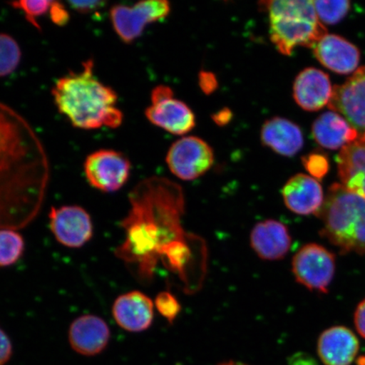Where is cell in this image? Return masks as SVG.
Returning <instances> with one entry per match:
<instances>
[{
  "instance_id": "obj_34",
  "label": "cell",
  "mask_w": 365,
  "mask_h": 365,
  "mask_svg": "<svg viewBox=\"0 0 365 365\" xmlns=\"http://www.w3.org/2000/svg\"><path fill=\"white\" fill-rule=\"evenodd\" d=\"M173 98V91L167 86H158L155 88L150 94L152 103L163 101L168 98Z\"/></svg>"
},
{
  "instance_id": "obj_25",
  "label": "cell",
  "mask_w": 365,
  "mask_h": 365,
  "mask_svg": "<svg viewBox=\"0 0 365 365\" xmlns=\"http://www.w3.org/2000/svg\"><path fill=\"white\" fill-rule=\"evenodd\" d=\"M314 9L319 21L327 24L335 23L344 19L350 9V2L342 1H313Z\"/></svg>"
},
{
  "instance_id": "obj_20",
  "label": "cell",
  "mask_w": 365,
  "mask_h": 365,
  "mask_svg": "<svg viewBox=\"0 0 365 365\" xmlns=\"http://www.w3.org/2000/svg\"><path fill=\"white\" fill-rule=\"evenodd\" d=\"M336 161L341 185L365 199V134L342 148Z\"/></svg>"
},
{
  "instance_id": "obj_9",
  "label": "cell",
  "mask_w": 365,
  "mask_h": 365,
  "mask_svg": "<svg viewBox=\"0 0 365 365\" xmlns=\"http://www.w3.org/2000/svg\"><path fill=\"white\" fill-rule=\"evenodd\" d=\"M166 162L173 175L182 180H194L212 168L214 153L203 140L187 136L172 145Z\"/></svg>"
},
{
  "instance_id": "obj_3",
  "label": "cell",
  "mask_w": 365,
  "mask_h": 365,
  "mask_svg": "<svg viewBox=\"0 0 365 365\" xmlns=\"http://www.w3.org/2000/svg\"><path fill=\"white\" fill-rule=\"evenodd\" d=\"M52 96L59 113L77 129H116L124 121L116 91L95 75L93 59L82 63V70L59 78Z\"/></svg>"
},
{
  "instance_id": "obj_11",
  "label": "cell",
  "mask_w": 365,
  "mask_h": 365,
  "mask_svg": "<svg viewBox=\"0 0 365 365\" xmlns=\"http://www.w3.org/2000/svg\"><path fill=\"white\" fill-rule=\"evenodd\" d=\"M328 106L344 115L355 130L365 132V67L358 68L344 84L333 88Z\"/></svg>"
},
{
  "instance_id": "obj_4",
  "label": "cell",
  "mask_w": 365,
  "mask_h": 365,
  "mask_svg": "<svg viewBox=\"0 0 365 365\" xmlns=\"http://www.w3.org/2000/svg\"><path fill=\"white\" fill-rule=\"evenodd\" d=\"M321 235L342 254H365V199L341 184L332 185L321 210Z\"/></svg>"
},
{
  "instance_id": "obj_1",
  "label": "cell",
  "mask_w": 365,
  "mask_h": 365,
  "mask_svg": "<svg viewBox=\"0 0 365 365\" xmlns=\"http://www.w3.org/2000/svg\"><path fill=\"white\" fill-rule=\"evenodd\" d=\"M130 200V212L121 222L125 239L115 250L117 257L143 281L153 279L159 259L171 271L185 273L193 255L180 223L185 205L181 187L150 178L135 186Z\"/></svg>"
},
{
  "instance_id": "obj_10",
  "label": "cell",
  "mask_w": 365,
  "mask_h": 365,
  "mask_svg": "<svg viewBox=\"0 0 365 365\" xmlns=\"http://www.w3.org/2000/svg\"><path fill=\"white\" fill-rule=\"evenodd\" d=\"M48 217L54 238L66 247L81 248L93 238V220L90 214L79 205L52 207Z\"/></svg>"
},
{
  "instance_id": "obj_17",
  "label": "cell",
  "mask_w": 365,
  "mask_h": 365,
  "mask_svg": "<svg viewBox=\"0 0 365 365\" xmlns=\"http://www.w3.org/2000/svg\"><path fill=\"white\" fill-rule=\"evenodd\" d=\"M332 90L329 77L325 73L308 68L295 79L294 98L304 110L317 111L329 103Z\"/></svg>"
},
{
  "instance_id": "obj_16",
  "label": "cell",
  "mask_w": 365,
  "mask_h": 365,
  "mask_svg": "<svg viewBox=\"0 0 365 365\" xmlns=\"http://www.w3.org/2000/svg\"><path fill=\"white\" fill-rule=\"evenodd\" d=\"M317 350L324 364L350 365L357 357L359 342L349 328L333 327L319 336Z\"/></svg>"
},
{
  "instance_id": "obj_18",
  "label": "cell",
  "mask_w": 365,
  "mask_h": 365,
  "mask_svg": "<svg viewBox=\"0 0 365 365\" xmlns=\"http://www.w3.org/2000/svg\"><path fill=\"white\" fill-rule=\"evenodd\" d=\"M145 114L152 124L173 135H185L195 126L192 110L185 103L173 98L152 103Z\"/></svg>"
},
{
  "instance_id": "obj_24",
  "label": "cell",
  "mask_w": 365,
  "mask_h": 365,
  "mask_svg": "<svg viewBox=\"0 0 365 365\" xmlns=\"http://www.w3.org/2000/svg\"><path fill=\"white\" fill-rule=\"evenodd\" d=\"M21 49L11 35L0 34V77L12 74L20 66Z\"/></svg>"
},
{
  "instance_id": "obj_33",
  "label": "cell",
  "mask_w": 365,
  "mask_h": 365,
  "mask_svg": "<svg viewBox=\"0 0 365 365\" xmlns=\"http://www.w3.org/2000/svg\"><path fill=\"white\" fill-rule=\"evenodd\" d=\"M354 323L356 329H357L360 336L365 339V299L359 303L355 310Z\"/></svg>"
},
{
  "instance_id": "obj_31",
  "label": "cell",
  "mask_w": 365,
  "mask_h": 365,
  "mask_svg": "<svg viewBox=\"0 0 365 365\" xmlns=\"http://www.w3.org/2000/svg\"><path fill=\"white\" fill-rule=\"evenodd\" d=\"M12 354L13 346L10 337L0 327V365H4L10 361Z\"/></svg>"
},
{
  "instance_id": "obj_13",
  "label": "cell",
  "mask_w": 365,
  "mask_h": 365,
  "mask_svg": "<svg viewBox=\"0 0 365 365\" xmlns=\"http://www.w3.org/2000/svg\"><path fill=\"white\" fill-rule=\"evenodd\" d=\"M153 300L139 291L118 296L114 301L112 314L114 321L122 329L130 332L148 330L154 317Z\"/></svg>"
},
{
  "instance_id": "obj_36",
  "label": "cell",
  "mask_w": 365,
  "mask_h": 365,
  "mask_svg": "<svg viewBox=\"0 0 365 365\" xmlns=\"http://www.w3.org/2000/svg\"><path fill=\"white\" fill-rule=\"evenodd\" d=\"M232 117L230 109L223 108L222 110L218 111L217 113L212 115V120L216 123L217 125L223 126L226 125L231 121Z\"/></svg>"
},
{
  "instance_id": "obj_8",
  "label": "cell",
  "mask_w": 365,
  "mask_h": 365,
  "mask_svg": "<svg viewBox=\"0 0 365 365\" xmlns=\"http://www.w3.org/2000/svg\"><path fill=\"white\" fill-rule=\"evenodd\" d=\"M130 160L120 152L101 149L88 155L84 163L86 180L96 190L113 193L124 187L130 175Z\"/></svg>"
},
{
  "instance_id": "obj_12",
  "label": "cell",
  "mask_w": 365,
  "mask_h": 365,
  "mask_svg": "<svg viewBox=\"0 0 365 365\" xmlns=\"http://www.w3.org/2000/svg\"><path fill=\"white\" fill-rule=\"evenodd\" d=\"M68 339L75 352L91 357L106 349L111 339V331L103 318L95 314H84L72 322Z\"/></svg>"
},
{
  "instance_id": "obj_38",
  "label": "cell",
  "mask_w": 365,
  "mask_h": 365,
  "mask_svg": "<svg viewBox=\"0 0 365 365\" xmlns=\"http://www.w3.org/2000/svg\"><path fill=\"white\" fill-rule=\"evenodd\" d=\"M358 364L359 365H365V355L362 356V357H360L359 359Z\"/></svg>"
},
{
  "instance_id": "obj_5",
  "label": "cell",
  "mask_w": 365,
  "mask_h": 365,
  "mask_svg": "<svg viewBox=\"0 0 365 365\" xmlns=\"http://www.w3.org/2000/svg\"><path fill=\"white\" fill-rule=\"evenodd\" d=\"M259 4L268 13L272 42L284 56H291L298 46L314 47L327 35L313 1L277 0Z\"/></svg>"
},
{
  "instance_id": "obj_23",
  "label": "cell",
  "mask_w": 365,
  "mask_h": 365,
  "mask_svg": "<svg viewBox=\"0 0 365 365\" xmlns=\"http://www.w3.org/2000/svg\"><path fill=\"white\" fill-rule=\"evenodd\" d=\"M24 251L25 241L19 232L12 230H0V267L16 264Z\"/></svg>"
},
{
  "instance_id": "obj_21",
  "label": "cell",
  "mask_w": 365,
  "mask_h": 365,
  "mask_svg": "<svg viewBox=\"0 0 365 365\" xmlns=\"http://www.w3.org/2000/svg\"><path fill=\"white\" fill-rule=\"evenodd\" d=\"M262 143L277 154L293 157L303 148L300 128L284 118L275 117L264 123L261 131Z\"/></svg>"
},
{
  "instance_id": "obj_35",
  "label": "cell",
  "mask_w": 365,
  "mask_h": 365,
  "mask_svg": "<svg viewBox=\"0 0 365 365\" xmlns=\"http://www.w3.org/2000/svg\"><path fill=\"white\" fill-rule=\"evenodd\" d=\"M289 365H319L317 360L307 354H296L289 360Z\"/></svg>"
},
{
  "instance_id": "obj_30",
  "label": "cell",
  "mask_w": 365,
  "mask_h": 365,
  "mask_svg": "<svg viewBox=\"0 0 365 365\" xmlns=\"http://www.w3.org/2000/svg\"><path fill=\"white\" fill-rule=\"evenodd\" d=\"M49 16L54 24L59 26H66L70 21V14H68L67 7L58 1H53Z\"/></svg>"
},
{
  "instance_id": "obj_7",
  "label": "cell",
  "mask_w": 365,
  "mask_h": 365,
  "mask_svg": "<svg viewBox=\"0 0 365 365\" xmlns=\"http://www.w3.org/2000/svg\"><path fill=\"white\" fill-rule=\"evenodd\" d=\"M292 270L299 284L327 293L336 271L335 255L322 245H304L295 254Z\"/></svg>"
},
{
  "instance_id": "obj_27",
  "label": "cell",
  "mask_w": 365,
  "mask_h": 365,
  "mask_svg": "<svg viewBox=\"0 0 365 365\" xmlns=\"http://www.w3.org/2000/svg\"><path fill=\"white\" fill-rule=\"evenodd\" d=\"M155 304L160 314L171 324L179 316L182 309L176 297L168 291L161 292L158 294Z\"/></svg>"
},
{
  "instance_id": "obj_29",
  "label": "cell",
  "mask_w": 365,
  "mask_h": 365,
  "mask_svg": "<svg viewBox=\"0 0 365 365\" xmlns=\"http://www.w3.org/2000/svg\"><path fill=\"white\" fill-rule=\"evenodd\" d=\"M70 8L77 13L82 14V15H90V14L97 13L103 10L106 4V1H100V0H88V1H76V0H71L67 2Z\"/></svg>"
},
{
  "instance_id": "obj_32",
  "label": "cell",
  "mask_w": 365,
  "mask_h": 365,
  "mask_svg": "<svg viewBox=\"0 0 365 365\" xmlns=\"http://www.w3.org/2000/svg\"><path fill=\"white\" fill-rule=\"evenodd\" d=\"M199 85L205 94H212L217 88V77L211 72L202 71L199 75Z\"/></svg>"
},
{
  "instance_id": "obj_28",
  "label": "cell",
  "mask_w": 365,
  "mask_h": 365,
  "mask_svg": "<svg viewBox=\"0 0 365 365\" xmlns=\"http://www.w3.org/2000/svg\"><path fill=\"white\" fill-rule=\"evenodd\" d=\"M305 170L314 179L321 180L329 170V163L325 156L319 153H312L302 159Z\"/></svg>"
},
{
  "instance_id": "obj_37",
  "label": "cell",
  "mask_w": 365,
  "mask_h": 365,
  "mask_svg": "<svg viewBox=\"0 0 365 365\" xmlns=\"http://www.w3.org/2000/svg\"><path fill=\"white\" fill-rule=\"evenodd\" d=\"M218 365H247V364H245L243 363H240V362L228 361V362H225V363H222Z\"/></svg>"
},
{
  "instance_id": "obj_19",
  "label": "cell",
  "mask_w": 365,
  "mask_h": 365,
  "mask_svg": "<svg viewBox=\"0 0 365 365\" xmlns=\"http://www.w3.org/2000/svg\"><path fill=\"white\" fill-rule=\"evenodd\" d=\"M318 61L339 74H349L356 70L360 54L357 48L339 36L328 35L314 46Z\"/></svg>"
},
{
  "instance_id": "obj_2",
  "label": "cell",
  "mask_w": 365,
  "mask_h": 365,
  "mask_svg": "<svg viewBox=\"0 0 365 365\" xmlns=\"http://www.w3.org/2000/svg\"><path fill=\"white\" fill-rule=\"evenodd\" d=\"M48 171L47 154L33 128L0 102V202L42 199Z\"/></svg>"
},
{
  "instance_id": "obj_15",
  "label": "cell",
  "mask_w": 365,
  "mask_h": 365,
  "mask_svg": "<svg viewBox=\"0 0 365 365\" xmlns=\"http://www.w3.org/2000/svg\"><path fill=\"white\" fill-rule=\"evenodd\" d=\"M282 194L286 207L291 212L303 216L317 215L325 200L319 182L303 173L292 177L286 182Z\"/></svg>"
},
{
  "instance_id": "obj_14",
  "label": "cell",
  "mask_w": 365,
  "mask_h": 365,
  "mask_svg": "<svg viewBox=\"0 0 365 365\" xmlns=\"http://www.w3.org/2000/svg\"><path fill=\"white\" fill-rule=\"evenodd\" d=\"M291 245V235L286 225L273 219L257 223L251 231V248L266 261L284 258Z\"/></svg>"
},
{
  "instance_id": "obj_6",
  "label": "cell",
  "mask_w": 365,
  "mask_h": 365,
  "mask_svg": "<svg viewBox=\"0 0 365 365\" xmlns=\"http://www.w3.org/2000/svg\"><path fill=\"white\" fill-rule=\"evenodd\" d=\"M170 12L166 0H145L133 6L116 4L109 11L114 31L123 43L130 44L139 38L148 25L162 21Z\"/></svg>"
},
{
  "instance_id": "obj_26",
  "label": "cell",
  "mask_w": 365,
  "mask_h": 365,
  "mask_svg": "<svg viewBox=\"0 0 365 365\" xmlns=\"http://www.w3.org/2000/svg\"><path fill=\"white\" fill-rule=\"evenodd\" d=\"M53 1L49 0H22V1L11 2L9 4L16 10L20 11L24 15L26 20L34 26L36 29L41 30L38 19L49 13Z\"/></svg>"
},
{
  "instance_id": "obj_22",
  "label": "cell",
  "mask_w": 365,
  "mask_h": 365,
  "mask_svg": "<svg viewBox=\"0 0 365 365\" xmlns=\"http://www.w3.org/2000/svg\"><path fill=\"white\" fill-rule=\"evenodd\" d=\"M312 134L322 147L336 150L354 143L358 130L336 113L327 112L319 116L312 126Z\"/></svg>"
}]
</instances>
